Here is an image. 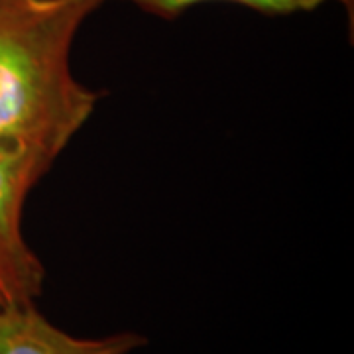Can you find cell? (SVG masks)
Instances as JSON below:
<instances>
[{"instance_id":"cell-1","label":"cell","mask_w":354,"mask_h":354,"mask_svg":"<svg viewBox=\"0 0 354 354\" xmlns=\"http://www.w3.org/2000/svg\"><path fill=\"white\" fill-rule=\"evenodd\" d=\"M106 0H0V142L50 164L93 114L99 95L71 73L81 24Z\"/></svg>"},{"instance_id":"cell-2","label":"cell","mask_w":354,"mask_h":354,"mask_svg":"<svg viewBox=\"0 0 354 354\" xmlns=\"http://www.w3.org/2000/svg\"><path fill=\"white\" fill-rule=\"evenodd\" d=\"M51 165L38 152L0 142V299L34 304L44 290L46 270L22 234V209L30 189Z\"/></svg>"},{"instance_id":"cell-3","label":"cell","mask_w":354,"mask_h":354,"mask_svg":"<svg viewBox=\"0 0 354 354\" xmlns=\"http://www.w3.org/2000/svg\"><path fill=\"white\" fill-rule=\"evenodd\" d=\"M144 342L130 330L79 339L57 329L34 304L0 305V354H130Z\"/></svg>"},{"instance_id":"cell-4","label":"cell","mask_w":354,"mask_h":354,"mask_svg":"<svg viewBox=\"0 0 354 354\" xmlns=\"http://www.w3.org/2000/svg\"><path fill=\"white\" fill-rule=\"evenodd\" d=\"M122 2H130L140 10L152 14V16H160L164 20H174L179 14H183L193 6L207 4V2L239 4V6L250 8V10H256V12L270 14V16L311 12V10H317V8H321L323 4H329V2H339V4H344V6H353V0H122Z\"/></svg>"},{"instance_id":"cell-5","label":"cell","mask_w":354,"mask_h":354,"mask_svg":"<svg viewBox=\"0 0 354 354\" xmlns=\"http://www.w3.org/2000/svg\"><path fill=\"white\" fill-rule=\"evenodd\" d=\"M0 305H2V299H0Z\"/></svg>"}]
</instances>
